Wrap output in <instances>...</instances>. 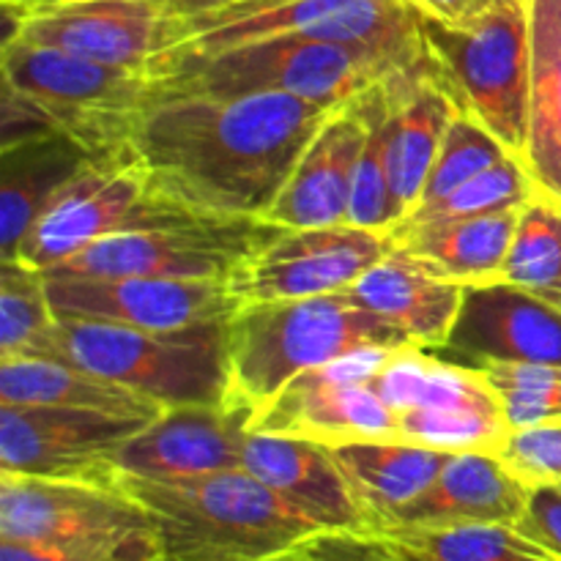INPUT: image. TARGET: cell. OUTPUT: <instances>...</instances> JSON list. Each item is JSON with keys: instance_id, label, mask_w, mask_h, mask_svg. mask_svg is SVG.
Here are the masks:
<instances>
[{"instance_id": "obj_37", "label": "cell", "mask_w": 561, "mask_h": 561, "mask_svg": "<svg viewBox=\"0 0 561 561\" xmlns=\"http://www.w3.org/2000/svg\"><path fill=\"white\" fill-rule=\"evenodd\" d=\"M496 455L529 488L561 485V422L513 431Z\"/></svg>"}, {"instance_id": "obj_21", "label": "cell", "mask_w": 561, "mask_h": 561, "mask_svg": "<svg viewBox=\"0 0 561 561\" xmlns=\"http://www.w3.org/2000/svg\"><path fill=\"white\" fill-rule=\"evenodd\" d=\"M244 471L321 531H370L343 471L323 444L250 431Z\"/></svg>"}, {"instance_id": "obj_12", "label": "cell", "mask_w": 561, "mask_h": 561, "mask_svg": "<svg viewBox=\"0 0 561 561\" xmlns=\"http://www.w3.org/2000/svg\"><path fill=\"white\" fill-rule=\"evenodd\" d=\"M392 250L389 230L348 222L332 228H277L272 239L225 277V288L239 307L334 294L354 285Z\"/></svg>"}, {"instance_id": "obj_29", "label": "cell", "mask_w": 561, "mask_h": 561, "mask_svg": "<svg viewBox=\"0 0 561 561\" xmlns=\"http://www.w3.org/2000/svg\"><path fill=\"white\" fill-rule=\"evenodd\" d=\"M531 91L524 164L542 192L561 197V0H529Z\"/></svg>"}, {"instance_id": "obj_4", "label": "cell", "mask_w": 561, "mask_h": 561, "mask_svg": "<svg viewBox=\"0 0 561 561\" xmlns=\"http://www.w3.org/2000/svg\"><path fill=\"white\" fill-rule=\"evenodd\" d=\"M403 345L411 340L348 290L244 305L228 321L230 389L257 414L301 373Z\"/></svg>"}, {"instance_id": "obj_16", "label": "cell", "mask_w": 561, "mask_h": 561, "mask_svg": "<svg viewBox=\"0 0 561 561\" xmlns=\"http://www.w3.org/2000/svg\"><path fill=\"white\" fill-rule=\"evenodd\" d=\"M55 318L99 321L142 332H179L230 321L239 301L225 279L44 277Z\"/></svg>"}, {"instance_id": "obj_13", "label": "cell", "mask_w": 561, "mask_h": 561, "mask_svg": "<svg viewBox=\"0 0 561 561\" xmlns=\"http://www.w3.org/2000/svg\"><path fill=\"white\" fill-rule=\"evenodd\" d=\"M290 33L367 49L400 69L425 58L420 14L403 0H288L211 27L164 55L217 53L255 38Z\"/></svg>"}, {"instance_id": "obj_22", "label": "cell", "mask_w": 561, "mask_h": 561, "mask_svg": "<svg viewBox=\"0 0 561 561\" xmlns=\"http://www.w3.org/2000/svg\"><path fill=\"white\" fill-rule=\"evenodd\" d=\"M531 488L491 453H455L422 496L400 510L378 535L447 529L466 524L515 526L529 504Z\"/></svg>"}, {"instance_id": "obj_27", "label": "cell", "mask_w": 561, "mask_h": 561, "mask_svg": "<svg viewBox=\"0 0 561 561\" xmlns=\"http://www.w3.org/2000/svg\"><path fill=\"white\" fill-rule=\"evenodd\" d=\"M0 405H58L159 420L164 405L53 356L0 359Z\"/></svg>"}, {"instance_id": "obj_43", "label": "cell", "mask_w": 561, "mask_h": 561, "mask_svg": "<svg viewBox=\"0 0 561 561\" xmlns=\"http://www.w3.org/2000/svg\"><path fill=\"white\" fill-rule=\"evenodd\" d=\"M239 0H173L175 14H197V11L222 9V5H233Z\"/></svg>"}, {"instance_id": "obj_10", "label": "cell", "mask_w": 561, "mask_h": 561, "mask_svg": "<svg viewBox=\"0 0 561 561\" xmlns=\"http://www.w3.org/2000/svg\"><path fill=\"white\" fill-rule=\"evenodd\" d=\"M263 219H173L110 233L44 277L225 279L277 233Z\"/></svg>"}, {"instance_id": "obj_19", "label": "cell", "mask_w": 561, "mask_h": 561, "mask_svg": "<svg viewBox=\"0 0 561 561\" xmlns=\"http://www.w3.org/2000/svg\"><path fill=\"white\" fill-rule=\"evenodd\" d=\"M433 354L466 367L491 362L561 365V307L504 279L466 285L453 334Z\"/></svg>"}, {"instance_id": "obj_23", "label": "cell", "mask_w": 561, "mask_h": 561, "mask_svg": "<svg viewBox=\"0 0 561 561\" xmlns=\"http://www.w3.org/2000/svg\"><path fill=\"white\" fill-rule=\"evenodd\" d=\"M463 288V283L449 279L427 261L394 247L383 261L343 290L365 310L400 329L411 343L438 351L447 345L458 321Z\"/></svg>"}, {"instance_id": "obj_35", "label": "cell", "mask_w": 561, "mask_h": 561, "mask_svg": "<svg viewBox=\"0 0 561 561\" xmlns=\"http://www.w3.org/2000/svg\"><path fill=\"white\" fill-rule=\"evenodd\" d=\"M477 370L491 381L513 431L561 422V365L491 362Z\"/></svg>"}, {"instance_id": "obj_14", "label": "cell", "mask_w": 561, "mask_h": 561, "mask_svg": "<svg viewBox=\"0 0 561 561\" xmlns=\"http://www.w3.org/2000/svg\"><path fill=\"white\" fill-rule=\"evenodd\" d=\"M151 422L58 405H0V474L113 485L115 453Z\"/></svg>"}, {"instance_id": "obj_8", "label": "cell", "mask_w": 561, "mask_h": 561, "mask_svg": "<svg viewBox=\"0 0 561 561\" xmlns=\"http://www.w3.org/2000/svg\"><path fill=\"white\" fill-rule=\"evenodd\" d=\"M0 537L113 561H162L151 515L121 482L0 474Z\"/></svg>"}, {"instance_id": "obj_36", "label": "cell", "mask_w": 561, "mask_h": 561, "mask_svg": "<svg viewBox=\"0 0 561 561\" xmlns=\"http://www.w3.org/2000/svg\"><path fill=\"white\" fill-rule=\"evenodd\" d=\"M504 157H513V153H510L485 126L477 124L474 118H469V115L460 113V110H455L453 118H449L447 131H444L442 148H438V157L436 162H433L431 175H427L425 190H422L416 208L442 201L449 192L458 190L460 184L474 179L477 173L488 170L491 164L502 162ZM405 217H409V214H405Z\"/></svg>"}, {"instance_id": "obj_40", "label": "cell", "mask_w": 561, "mask_h": 561, "mask_svg": "<svg viewBox=\"0 0 561 561\" xmlns=\"http://www.w3.org/2000/svg\"><path fill=\"white\" fill-rule=\"evenodd\" d=\"M279 3H288V0H239V3L222 5V9L197 11V14H175V20H173V47H170V49L181 47L184 42H190V38H195V36H201V33L211 31V27L225 25V22H230V20H239V16L255 14V11L272 9V5H279ZM170 49H168V53H170ZM159 58H162V55H159Z\"/></svg>"}, {"instance_id": "obj_44", "label": "cell", "mask_w": 561, "mask_h": 561, "mask_svg": "<svg viewBox=\"0 0 561 561\" xmlns=\"http://www.w3.org/2000/svg\"><path fill=\"white\" fill-rule=\"evenodd\" d=\"M257 561H310V557H307L305 546H299V548H294V551H285V553H277V557L257 559Z\"/></svg>"}, {"instance_id": "obj_45", "label": "cell", "mask_w": 561, "mask_h": 561, "mask_svg": "<svg viewBox=\"0 0 561 561\" xmlns=\"http://www.w3.org/2000/svg\"><path fill=\"white\" fill-rule=\"evenodd\" d=\"M559 488H561V485H559Z\"/></svg>"}, {"instance_id": "obj_20", "label": "cell", "mask_w": 561, "mask_h": 561, "mask_svg": "<svg viewBox=\"0 0 561 561\" xmlns=\"http://www.w3.org/2000/svg\"><path fill=\"white\" fill-rule=\"evenodd\" d=\"M367 124L356 96L332 110L296 162L263 222L279 228H332L348 222L351 186Z\"/></svg>"}, {"instance_id": "obj_5", "label": "cell", "mask_w": 561, "mask_h": 561, "mask_svg": "<svg viewBox=\"0 0 561 561\" xmlns=\"http://www.w3.org/2000/svg\"><path fill=\"white\" fill-rule=\"evenodd\" d=\"M27 356L69 362L164 409L225 403L233 394L228 321L179 332H142L113 323L55 318Z\"/></svg>"}, {"instance_id": "obj_9", "label": "cell", "mask_w": 561, "mask_h": 561, "mask_svg": "<svg viewBox=\"0 0 561 561\" xmlns=\"http://www.w3.org/2000/svg\"><path fill=\"white\" fill-rule=\"evenodd\" d=\"M373 387L398 414V442L496 455L513 433L485 373L416 343L392 351L373 373Z\"/></svg>"}, {"instance_id": "obj_17", "label": "cell", "mask_w": 561, "mask_h": 561, "mask_svg": "<svg viewBox=\"0 0 561 561\" xmlns=\"http://www.w3.org/2000/svg\"><path fill=\"white\" fill-rule=\"evenodd\" d=\"M173 0H60L9 22L5 36L151 71L173 47Z\"/></svg>"}, {"instance_id": "obj_28", "label": "cell", "mask_w": 561, "mask_h": 561, "mask_svg": "<svg viewBox=\"0 0 561 561\" xmlns=\"http://www.w3.org/2000/svg\"><path fill=\"white\" fill-rule=\"evenodd\" d=\"M520 208L477 214V217L444 219V222L392 228L394 247L422 257L449 279L463 285L496 283L513 247Z\"/></svg>"}, {"instance_id": "obj_38", "label": "cell", "mask_w": 561, "mask_h": 561, "mask_svg": "<svg viewBox=\"0 0 561 561\" xmlns=\"http://www.w3.org/2000/svg\"><path fill=\"white\" fill-rule=\"evenodd\" d=\"M310 561H431L378 531H318L305 542Z\"/></svg>"}, {"instance_id": "obj_33", "label": "cell", "mask_w": 561, "mask_h": 561, "mask_svg": "<svg viewBox=\"0 0 561 561\" xmlns=\"http://www.w3.org/2000/svg\"><path fill=\"white\" fill-rule=\"evenodd\" d=\"M537 184L526 170L524 159L504 157L502 162L491 164L488 170L477 173L458 190L449 192L447 197L427 206L414 208L403 222L394 228H411V225H427V222H444V219H460V217H477V214L502 211V208H520L531 195H535Z\"/></svg>"}, {"instance_id": "obj_32", "label": "cell", "mask_w": 561, "mask_h": 561, "mask_svg": "<svg viewBox=\"0 0 561 561\" xmlns=\"http://www.w3.org/2000/svg\"><path fill=\"white\" fill-rule=\"evenodd\" d=\"M394 540L431 561H559L510 524H466L447 529L398 531Z\"/></svg>"}, {"instance_id": "obj_11", "label": "cell", "mask_w": 561, "mask_h": 561, "mask_svg": "<svg viewBox=\"0 0 561 561\" xmlns=\"http://www.w3.org/2000/svg\"><path fill=\"white\" fill-rule=\"evenodd\" d=\"M190 217L153 195L146 170L131 153L102 159L77 175L36 219L16 250V261L44 274L110 233Z\"/></svg>"}, {"instance_id": "obj_30", "label": "cell", "mask_w": 561, "mask_h": 561, "mask_svg": "<svg viewBox=\"0 0 561 561\" xmlns=\"http://www.w3.org/2000/svg\"><path fill=\"white\" fill-rule=\"evenodd\" d=\"M502 279L561 307V197L537 186L520 206Z\"/></svg>"}, {"instance_id": "obj_7", "label": "cell", "mask_w": 561, "mask_h": 561, "mask_svg": "<svg viewBox=\"0 0 561 561\" xmlns=\"http://www.w3.org/2000/svg\"><path fill=\"white\" fill-rule=\"evenodd\" d=\"M425 64L455 110L485 126L513 157L529 140V0H502L469 25L420 16Z\"/></svg>"}, {"instance_id": "obj_2", "label": "cell", "mask_w": 561, "mask_h": 561, "mask_svg": "<svg viewBox=\"0 0 561 561\" xmlns=\"http://www.w3.org/2000/svg\"><path fill=\"white\" fill-rule=\"evenodd\" d=\"M0 71V148L60 131L102 159L126 157L142 113L159 99L151 71L80 58L20 36H5Z\"/></svg>"}, {"instance_id": "obj_31", "label": "cell", "mask_w": 561, "mask_h": 561, "mask_svg": "<svg viewBox=\"0 0 561 561\" xmlns=\"http://www.w3.org/2000/svg\"><path fill=\"white\" fill-rule=\"evenodd\" d=\"M367 124L365 148L359 153L351 186L348 225L373 230H392L405 217L394 197L387 173V151H383V110H387V91L383 77L356 96Z\"/></svg>"}, {"instance_id": "obj_41", "label": "cell", "mask_w": 561, "mask_h": 561, "mask_svg": "<svg viewBox=\"0 0 561 561\" xmlns=\"http://www.w3.org/2000/svg\"><path fill=\"white\" fill-rule=\"evenodd\" d=\"M425 20L447 22V25H469L502 0H403Z\"/></svg>"}, {"instance_id": "obj_42", "label": "cell", "mask_w": 561, "mask_h": 561, "mask_svg": "<svg viewBox=\"0 0 561 561\" xmlns=\"http://www.w3.org/2000/svg\"><path fill=\"white\" fill-rule=\"evenodd\" d=\"M0 561H113L104 557H91L80 551H64V548L36 546V542H20L0 537Z\"/></svg>"}, {"instance_id": "obj_18", "label": "cell", "mask_w": 561, "mask_h": 561, "mask_svg": "<svg viewBox=\"0 0 561 561\" xmlns=\"http://www.w3.org/2000/svg\"><path fill=\"white\" fill-rule=\"evenodd\" d=\"M255 409L239 394L214 405H175L115 453L118 474L173 480L244 469Z\"/></svg>"}, {"instance_id": "obj_26", "label": "cell", "mask_w": 561, "mask_h": 561, "mask_svg": "<svg viewBox=\"0 0 561 561\" xmlns=\"http://www.w3.org/2000/svg\"><path fill=\"white\" fill-rule=\"evenodd\" d=\"M343 471L370 531H381L394 515L427 491L453 453L405 442L323 444Z\"/></svg>"}, {"instance_id": "obj_39", "label": "cell", "mask_w": 561, "mask_h": 561, "mask_svg": "<svg viewBox=\"0 0 561 561\" xmlns=\"http://www.w3.org/2000/svg\"><path fill=\"white\" fill-rule=\"evenodd\" d=\"M515 529L561 561V488H531L529 504H526Z\"/></svg>"}, {"instance_id": "obj_1", "label": "cell", "mask_w": 561, "mask_h": 561, "mask_svg": "<svg viewBox=\"0 0 561 561\" xmlns=\"http://www.w3.org/2000/svg\"><path fill=\"white\" fill-rule=\"evenodd\" d=\"M334 107L290 96H162L131 157L159 201L201 219H263Z\"/></svg>"}, {"instance_id": "obj_6", "label": "cell", "mask_w": 561, "mask_h": 561, "mask_svg": "<svg viewBox=\"0 0 561 561\" xmlns=\"http://www.w3.org/2000/svg\"><path fill=\"white\" fill-rule=\"evenodd\" d=\"M398 69L400 66L367 49L290 33L255 38L217 53L164 55L153 60L151 75L159 99L290 93L337 107Z\"/></svg>"}, {"instance_id": "obj_25", "label": "cell", "mask_w": 561, "mask_h": 561, "mask_svg": "<svg viewBox=\"0 0 561 561\" xmlns=\"http://www.w3.org/2000/svg\"><path fill=\"white\" fill-rule=\"evenodd\" d=\"M102 162L75 137L49 131L0 148V257L16 261L22 239L55 197Z\"/></svg>"}, {"instance_id": "obj_24", "label": "cell", "mask_w": 561, "mask_h": 561, "mask_svg": "<svg viewBox=\"0 0 561 561\" xmlns=\"http://www.w3.org/2000/svg\"><path fill=\"white\" fill-rule=\"evenodd\" d=\"M383 91H387L383 151H387L389 184L403 214H411L425 190L455 104L436 85L425 58L383 77Z\"/></svg>"}, {"instance_id": "obj_15", "label": "cell", "mask_w": 561, "mask_h": 561, "mask_svg": "<svg viewBox=\"0 0 561 561\" xmlns=\"http://www.w3.org/2000/svg\"><path fill=\"white\" fill-rule=\"evenodd\" d=\"M389 354L367 351L301 373L257 411L252 431L316 444L398 442V414L373 387V373Z\"/></svg>"}, {"instance_id": "obj_34", "label": "cell", "mask_w": 561, "mask_h": 561, "mask_svg": "<svg viewBox=\"0 0 561 561\" xmlns=\"http://www.w3.org/2000/svg\"><path fill=\"white\" fill-rule=\"evenodd\" d=\"M55 316L47 299V279L20 261L0 266V359L27 356Z\"/></svg>"}, {"instance_id": "obj_3", "label": "cell", "mask_w": 561, "mask_h": 561, "mask_svg": "<svg viewBox=\"0 0 561 561\" xmlns=\"http://www.w3.org/2000/svg\"><path fill=\"white\" fill-rule=\"evenodd\" d=\"M118 482L151 515L162 561H257L321 531L244 469L173 480L118 474Z\"/></svg>"}]
</instances>
